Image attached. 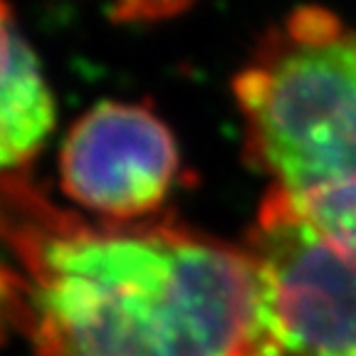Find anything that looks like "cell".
Wrapping results in <instances>:
<instances>
[{"label": "cell", "instance_id": "cell-1", "mask_svg": "<svg viewBox=\"0 0 356 356\" xmlns=\"http://www.w3.org/2000/svg\"><path fill=\"white\" fill-rule=\"evenodd\" d=\"M0 307L35 356H248L257 267L176 222H87L0 176Z\"/></svg>", "mask_w": 356, "mask_h": 356}, {"label": "cell", "instance_id": "cell-2", "mask_svg": "<svg viewBox=\"0 0 356 356\" xmlns=\"http://www.w3.org/2000/svg\"><path fill=\"white\" fill-rule=\"evenodd\" d=\"M233 92L270 195L356 250V28L324 8H297L260 40Z\"/></svg>", "mask_w": 356, "mask_h": 356}, {"label": "cell", "instance_id": "cell-3", "mask_svg": "<svg viewBox=\"0 0 356 356\" xmlns=\"http://www.w3.org/2000/svg\"><path fill=\"white\" fill-rule=\"evenodd\" d=\"M257 267L248 356H356V250L267 193L245 240Z\"/></svg>", "mask_w": 356, "mask_h": 356}, {"label": "cell", "instance_id": "cell-4", "mask_svg": "<svg viewBox=\"0 0 356 356\" xmlns=\"http://www.w3.org/2000/svg\"><path fill=\"white\" fill-rule=\"evenodd\" d=\"M181 154L149 106L99 102L70 127L60 151L62 193L106 222L154 216L173 191Z\"/></svg>", "mask_w": 356, "mask_h": 356}, {"label": "cell", "instance_id": "cell-5", "mask_svg": "<svg viewBox=\"0 0 356 356\" xmlns=\"http://www.w3.org/2000/svg\"><path fill=\"white\" fill-rule=\"evenodd\" d=\"M55 95L38 55L0 0V176H17L55 129Z\"/></svg>", "mask_w": 356, "mask_h": 356}, {"label": "cell", "instance_id": "cell-6", "mask_svg": "<svg viewBox=\"0 0 356 356\" xmlns=\"http://www.w3.org/2000/svg\"><path fill=\"white\" fill-rule=\"evenodd\" d=\"M195 0H114L111 17L119 22H156L181 15Z\"/></svg>", "mask_w": 356, "mask_h": 356}]
</instances>
